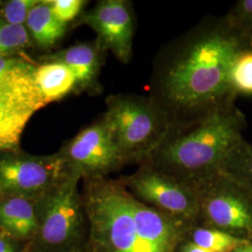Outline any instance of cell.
Wrapping results in <instances>:
<instances>
[{
  "instance_id": "1",
  "label": "cell",
  "mask_w": 252,
  "mask_h": 252,
  "mask_svg": "<svg viewBox=\"0 0 252 252\" xmlns=\"http://www.w3.org/2000/svg\"><path fill=\"white\" fill-rule=\"evenodd\" d=\"M243 50L224 18L199 26L167 50L154 73L150 96L170 126L198 119L235 100L230 71Z\"/></svg>"
},
{
  "instance_id": "2",
  "label": "cell",
  "mask_w": 252,
  "mask_h": 252,
  "mask_svg": "<svg viewBox=\"0 0 252 252\" xmlns=\"http://www.w3.org/2000/svg\"><path fill=\"white\" fill-rule=\"evenodd\" d=\"M246 126L243 112L232 100L198 119L169 126L162 143L140 164L195 183L221 171Z\"/></svg>"
},
{
  "instance_id": "3",
  "label": "cell",
  "mask_w": 252,
  "mask_h": 252,
  "mask_svg": "<svg viewBox=\"0 0 252 252\" xmlns=\"http://www.w3.org/2000/svg\"><path fill=\"white\" fill-rule=\"evenodd\" d=\"M81 195L88 221L84 252H160L137 231L121 179L83 180Z\"/></svg>"
},
{
  "instance_id": "4",
  "label": "cell",
  "mask_w": 252,
  "mask_h": 252,
  "mask_svg": "<svg viewBox=\"0 0 252 252\" xmlns=\"http://www.w3.org/2000/svg\"><path fill=\"white\" fill-rule=\"evenodd\" d=\"M81 180L70 173L36 199L37 230L21 252H84L88 221Z\"/></svg>"
},
{
  "instance_id": "5",
  "label": "cell",
  "mask_w": 252,
  "mask_h": 252,
  "mask_svg": "<svg viewBox=\"0 0 252 252\" xmlns=\"http://www.w3.org/2000/svg\"><path fill=\"white\" fill-rule=\"evenodd\" d=\"M103 119L126 164L142 163L162 143L169 121L149 95L120 94L107 99Z\"/></svg>"
},
{
  "instance_id": "6",
  "label": "cell",
  "mask_w": 252,
  "mask_h": 252,
  "mask_svg": "<svg viewBox=\"0 0 252 252\" xmlns=\"http://www.w3.org/2000/svg\"><path fill=\"white\" fill-rule=\"evenodd\" d=\"M192 185L198 199L199 225L252 242V189L223 171Z\"/></svg>"
},
{
  "instance_id": "7",
  "label": "cell",
  "mask_w": 252,
  "mask_h": 252,
  "mask_svg": "<svg viewBox=\"0 0 252 252\" xmlns=\"http://www.w3.org/2000/svg\"><path fill=\"white\" fill-rule=\"evenodd\" d=\"M131 195L148 207L189 229L200 224L198 199L192 184L140 164L134 174L121 178Z\"/></svg>"
},
{
  "instance_id": "8",
  "label": "cell",
  "mask_w": 252,
  "mask_h": 252,
  "mask_svg": "<svg viewBox=\"0 0 252 252\" xmlns=\"http://www.w3.org/2000/svg\"><path fill=\"white\" fill-rule=\"evenodd\" d=\"M34 70L28 63L0 79V153L18 152L27 123L47 105L36 86Z\"/></svg>"
},
{
  "instance_id": "9",
  "label": "cell",
  "mask_w": 252,
  "mask_h": 252,
  "mask_svg": "<svg viewBox=\"0 0 252 252\" xmlns=\"http://www.w3.org/2000/svg\"><path fill=\"white\" fill-rule=\"evenodd\" d=\"M68 174L60 152L47 156L0 153V185L6 195L37 199Z\"/></svg>"
},
{
  "instance_id": "10",
  "label": "cell",
  "mask_w": 252,
  "mask_h": 252,
  "mask_svg": "<svg viewBox=\"0 0 252 252\" xmlns=\"http://www.w3.org/2000/svg\"><path fill=\"white\" fill-rule=\"evenodd\" d=\"M60 153L67 170L81 180L108 178L126 164L103 118L81 130Z\"/></svg>"
},
{
  "instance_id": "11",
  "label": "cell",
  "mask_w": 252,
  "mask_h": 252,
  "mask_svg": "<svg viewBox=\"0 0 252 252\" xmlns=\"http://www.w3.org/2000/svg\"><path fill=\"white\" fill-rule=\"evenodd\" d=\"M81 19L96 33V41L104 51H110L123 63L131 61L135 18L129 1L102 0Z\"/></svg>"
},
{
  "instance_id": "12",
  "label": "cell",
  "mask_w": 252,
  "mask_h": 252,
  "mask_svg": "<svg viewBox=\"0 0 252 252\" xmlns=\"http://www.w3.org/2000/svg\"><path fill=\"white\" fill-rule=\"evenodd\" d=\"M38 226L36 199L3 194L0 198V230L23 244L35 236Z\"/></svg>"
},
{
  "instance_id": "13",
  "label": "cell",
  "mask_w": 252,
  "mask_h": 252,
  "mask_svg": "<svg viewBox=\"0 0 252 252\" xmlns=\"http://www.w3.org/2000/svg\"><path fill=\"white\" fill-rule=\"evenodd\" d=\"M105 52L97 41L71 46L54 56V61L64 63L74 74L77 88L92 90L97 88V78Z\"/></svg>"
},
{
  "instance_id": "14",
  "label": "cell",
  "mask_w": 252,
  "mask_h": 252,
  "mask_svg": "<svg viewBox=\"0 0 252 252\" xmlns=\"http://www.w3.org/2000/svg\"><path fill=\"white\" fill-rule=\"evenodd\" d=\"M34 79L46 104L62 99L77 88L74 74L64 63L59 61L35 67Z\"/></svg>"
},
{
  "instance_id": "15",
  "label": "cell",
  "mask_w": 252,
  "mask_h": 252,
  "mask_svg": "<svg viewBox=\"0 0 252 252\" xmlns=\"http://www.w3.org/2000/svg\"><path fill=\"white\" fill-rule=\"evenodd\" d=\"M26 24L34 41L42 48L54 45L66 30V26L55 17L50 1H39L29 12Z\"/></svg>"
},
{
  "instance_id": "16",
  "label": "cell",
  "mask_w": 252,
  "mask_h": 252,
  "mask_svg": "<svg viewBox=\"0 0 252 252\" xmlns=\"http://www.w3.org/2000/svg\"><path fill=\"white\" fill-rule=\"evenodd\" d=\"M185 239L212 252H233L246 241L223 231L205 226H193L188 229Z\"/></svg>"
},
{
  "instance_id": "17",
  "label": "cell",
  "mask_w": 252,
  "mask_h": 252,
  "mask_svg": "<svg viewBox=\"0 0 252 252\" xmlns=\"http://www.w3.org/2000/svg\"><path fill=\"white\" fill-rule=\"evenodd\" d=\"M252 189V144L242 139L229 154L221 169Z\"/></svg>"
},
{
  "instance_id": "18",
  "label": "cell",
  "mask_w": 252,
  "mask_h": 252,
  "mask_svg": "<svg viewBox=\"0 0 252 252\" xmlns=\"http://www.w3.org/2000/svg\"><path fill=\"white\" fill-rule=\"evenodd\" d=\"M246 50H252V0L237 1L224 17Z\"/></svg>"
},
{
  "instance_id": "19",
  "label": "cell",
  "mask_w": 252,
  "mask_h": 252,
  "mask_svg": "<svg viewBox=\"0 0 252 252\" xmlns=\"http://www.w3.org/2000/svg\"><path fill=\"white\" fill-rule=\"evenodd\" d=\"M230 83L236 94L252 95V50H243L235 56Z\"/></svg>"
},
{
  "instance_id": "20",
  "label": "cell",
  "mask_w": 252,
  "mask_h": 252,
  "mask_svg": "<svg viewBox=\"0 0 252 252\" xmlns=\"http://www.w3.org/2000/svg\"><path fill=\"white\" fill-rule=\"evenodd\" d=\"M30 44L25 26L10 25L0 20V56L14 55Z\"/></svg>"
},
{
  "instance_id": "21",
  "label": "cell",
  "mask_w": 252,
  "mask_h": 252,
  "mask_svg": "<svg viewBox=\"0 0 252 252\" xmlns=\"http://www.w3.org/2000/svg\"><path fill=\"white\" fill-rule=\"evenodd\" d=\"M38 0H10L2 4L0 9V20L10 24L24 26L27 23L29 12Z\"/></svg>"
},
{
  "instance_id": "22",
  "label": "cell",
  "mask_w": 252,
  "mask_h": 252,
  "mask_svg": "<svg viewBox=\"0 0 252 252\" xmlns=\"http://www.w3.org/2000/svg\"><path fill=\"white\" fill-rule=\"evenodd\" d=\"M55 17L65 25L81 14L86 1L82 0H53L50 1Z\"/></svg>"
},
{
  "instance_id": "23",
  "label": "cell",
  "mask_w": 252,
  "mask_h": 252,
  "mask_svg": "<svg viewBox=\"0 0 252 252\" xmlns=\"http://www.w3.org/2000/svg\"><path fill=\"white\" fill-rule=\"evenodd\" d=\"M28 62L24 59L16 57L14 55H7V56H0V79L3 78L8 73L25 66L28 64Z\"/></svg>"
},
{
  "instance_id": "24",
  "label": "cell",
  "mask_w": 252,
  "mask_h": 252,
  "mask_svg": "<svg viewBox=\"0 0 252 252\" xmlns=\"http://www.w3.org/2000/svg\"><path fill=\"white\" fill-rule=\"evenodd\" d=\"M24 244L13 239L0 230V252H21Z\"/></svg>"
},
{
  "instance_id": "25",
  "label": "cell",
  "mask_w": 252,
  "mask_h": 252,
  "mask_svg": "<svg viewBox=\"0 0 252 252\" xmlns=\"http://www.w3.org/2000/svg\"><path fill=\"white\" fill-rule=\"evenodd\" d=\"M177 252H212L208 250H206L202 247H200L196 244L192 243L187 239H184L181 243H180Z\"/></svg>"
},
{
  "instance_id": "26",
  "label": "cell",
  "mask_w": 252,
  "mask_h": 252,
  "mask_svg": "<svg viewBox=\"0 0 252 252\" xmlns=\"http://www.w3.org/2000/svg\"><path fill=\"white\" fill-rule=\"evenodd\" d=\"M233 252H252V242L244 244Z\"/></svg>"
},
{
  "instance_id": "27",
  "label": "cell",
  "mask_w": 252,
  "mask_h": 252,
  "mask_svg": "<svg viewBox=\"0 0 252 252\" xmlns=\"http://www.w3.org/2000/svg\"><path fill=\"white\" fill-rule=\"evenodd\" d=\"M2 195H3V191H2V188H1V185H0V198L2 197Z\"/></svg>"
},
{
  "instance_id": "28",
  "label": "cell",
  "mask_w": 252,
  "mask_h": 252,
  "mask_svg": "<svg viewBox=\"0 0 252 252\" xmlns=\"http://www.w3.org/2000/svg\"><path fill=\"white\" fill-rule=\"evenodd\" d=\"M2 6V1H0V7Z\"/></svg>"
}]
</instances>
